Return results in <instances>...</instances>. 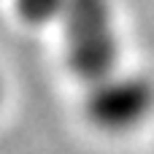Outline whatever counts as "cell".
<instances>
[{
  "label": "cell",
  "instance_id": "cell-1",
  "mask_svg": "<svg viewBox=\"0 0 154 154\" xmlns=\"http://www.w3.org/2000/svg\"><path fill=\"white\" fill-rule=\"evenodd\" d=\"M68 68L87 84L116 73L119 38L111 0H68L62 14Z\"/></svg>",
  "mask_w": 154,
  "mask_h": 154
},
{
  "label": "cell",
  "instance_id": "cell-2",
  "mask_svg": "<svg viewBox=\"0 0 154 154\" xmlns=\"http://www.w3.org/2000/svg\"><path fill=\"white\" fill-rule=\"evenodd\" d=\"M87 87L84 114L103 133H130L149 119L154 108V84L135 73H111Z\"/></svg>",
  "mask_w": 154,
  "mask_h": 154
},
{
  "label": "cell",
  "instance_id": "cell-3",
  "mask_svg": "<svg viewBox=\"0 0 154 154\" xmlns=\"http://www.w3.org/2000/svg\"><path fill=\"white\" fill-rule=\"evenodd\" d=\"M16 14L22 22L32 27H46L51 22H60L65 14L68 0H14Z\"/></svg>",
  "mask_w": 154,
  "mask_h": 154
},
{
  "label": "cell",
  "instance_id": "cell-4",
  "mask_svg": "<svg viewBox=\"0 0 154 154\" xmlns=\"http://www.w3.org/2000/svg\"><path fill=\"white\" fill-rule=\"evenodd\" d=\"M3 95H5V92H3V79H0V106H3Z\"/></svg>",
  "mask_w": 154,
  "mask_h": 154
}]
</instances>
